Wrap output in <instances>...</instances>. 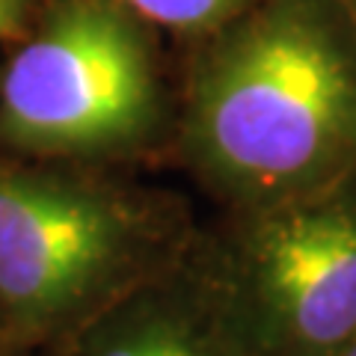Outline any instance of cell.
<instances>
[{
	"label": "cell",
	"mask_w": 356,
	"mask_h": 356,
	"mask_svg": "<svg viewBox=\"0 0 356 356\" xmlns=\"http://www.w3.org/2000/svg\"><path fill=\"white\" fill-rule=\"evenodd\" d=\"M175 63L170 166L220 211L356 178V21L344 0H259Z\"/></svg>",
	"instance_id": "6da1fadb"
},
{
	"label": "cell",
	"mask_w": 356,
	"mask_h": 356,
	"mask_svg": "<svg viewBox=\"0 0 356 356\" xmlns=\"http://www.w3.org/2000/svg\"><path fill=\"white\" fill-rule=\"evenodd\" d=\"M196 232L181 193L134 172L0 152V309L15 348L63 344L175 264Z\"/></svg>",
	"instance_id": "7a4b0ae2"
},
{
	"label": "cell",
	"mask_w": 356,
	"mask_h": 356,
	"mask_svg": "<svg viewBox=\"0 0 356 356\" xmlns=\"http://www.w3.org/2000/svg\"><path fill=\"white\" fill-rule=\"evenodd\" d=\"M178 63L119 0H48L0 63V152L137 172L170 166Z\"/></svg>",
	"instance_id": "3957f363"
},
{
	"label": "cell",
	"mask_w": 356,
	"mask_h": 356,
	"mask_svg": "<svg viewBox=\"0 0 356 356\" xmlns=\"http://www.w3.org/2000/svg\"><path fill=\"white\" fill-rule=\"evenodd\" d=\"M250 356H341L356 341V178L202 222Z\"/></svg>",
	"instance_id": "277c9868"
},
{
	"label": "cell",
	"mask_w": 356,
	"mask_h": 356,
	"mask_svg": "<svg viewBox=\"0 0 356 356\" xmlns=\"http://www.w3.org/2000/svg\"><path fill=\"white\" fill-rule=\"evenodd\" d=\"M39 356H250L202 247V222L175 264Z\"/></svg>",
	"instance_id": "5b68a950"
},
{
	"label": "cell",
	"mask_w": 356,
	"mask_h": 356,
	"mask_svg": "<svg viewBox=\"0 0 356 356\" xmlns=\"http://www.w3.org/2000/svg\"><path fill=\"white\" fill-rule=\"evenodd\" d=\"M119 3L149 21L161 36H170L178 48H184L232 24L259 0H119Z\"/></svg>",
	"instance_id": "8992f818"
},
{
	"label": "cell",
	"mask_w": 356,
	"mask_h": 356,
	"mask_svg": "<svg viewBox=\"0 0 356 356\" xmlns=\"http://www.w3.org/2000/svg\"><path fill=\"white\" fill-rule=\"evenodd\" d=\"M48 0H0V44H15Z\"/></svg>",
	"instance_id": "52a82bcc"
},
{
	"label": "cell",
	"mask_w": 356,
	"mask_h": 356,
	"mask_svg": "<svg viewBox=\"0 0 356 356\" xmlns=\"http://www.w3.org/2000/svg\"><path fill=\"white\" fill-rule=\"evenodd\" d=\"M0 356H27V353H21V350L15 348V341H13V332H9V324H6L3 309H0Z\"/></svg>",
	"instance_id": "ba28073f"
},
{
	"label": "cell",
	"mask_w": 356,
	"mask_h": 356,
	"mask_svg": "<svg viewBox=\"0 0 356 356\" xmlns=\"http://www.w3.org/2000/svg\"><path fill=\"white\" fill-rule=\"evenodd\" d=\"M348 3V9H350V15H353V21H356V0H344Z\"/></svg>",
	"instance_id": "9c48e42d"
},
{
	"label": "cell",
	"mask_w": 356,
	"mask_h": 356,
	"mask_svg": "<svg viewBox=\"0 0 356 356\" xmlns=\"http://www.w3.org/2000/svg\"><path fill=\"white\" fill-rule=\"evenodd\" d=\"M341 356H356V341H353V344H350V348H348V350H344Z\"/></svg>",
	"instance_id": "30bf717a"
},
{
	"label": "cell",
	"mask_w": 356,
	"mask_h": 356,
	"mask_svg": "<svg viewBox=\"0 0 356 356\" xmlns=\"http://www.w3.org/2000/svg\"><path fill=\"white\" fill-rule=\"evenodd\" d=\"M33 356H39V353H33Z\"/></svg>",
	"instance_id": "8fae6325"
}]
</instances>
